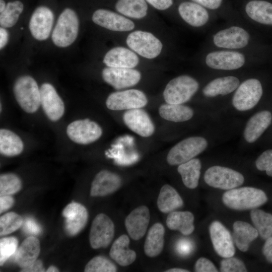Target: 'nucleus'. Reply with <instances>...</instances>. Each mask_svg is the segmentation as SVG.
Segmentation results:
<instances>
[{
	"mask_svg": "<svg viewBox=\"0 0 272 272\" xmlns=\"http://www.w3.org/2000/svg\"><path fill=\"white\" fill-rule=\"evenodd\" d=\"M209 232L216 253L223 258L233 256L235 248L229 230L221 222L216 221L211 224Z\"/></svg>",
	"mask_w": 272,
	"mask_h": 272,
	"instance_id": "obj_15",
	"label": "nucleus"
},
{
	"mask_svg": "<svg viewBox=\"0 0 272 272\" xmlns=\"http://www.w3.org/2000/svg\"><path fill=\"white\" fill-rule=\"evenodd\" d=\"M148 3L157 9L160 10H166L170 7L172 0H146Z\"/></svg>",
	"mask_w": 272,
	"mask_h": 272,
	"instance_id": "obj_51",
	"label": "nucleus"
},
{
	"mask_svg": "<svg viewBox=\"0 0 272 272\" xmlns=\"http://www.w3.org/2000/svg\"><path fill=\"white\" fill-rule=\"evenodd\" d=\"M24 222L21 216L15 212L7 213L0 218V235L11 234L20 228Z\"/></svg>",
	"mask_w": 272,
	"mask_h": 272,
	"instance_id": "obj_41",
	"label": "nucleus"
},
{
	"mask_svg": "<svg viewBox=\"0 0 272 272\" xmlns=\"http://www.w3.org/2000/svg\"><path fill=\"white\" fill-rule=\"evenodd\" d=\"M147 102V98L142 91L129 89L110 94L106 101V105L110 110L118 111L141 108Z\"/></svg>",
	"mask_w": 272,
	"mask_h": 272,
	"instance_id": "obj_9",
	"label": "nucleus"
},
{
	"mask_svg": "<svg viewBox=\"0 0 272 272\" xmlns=\"http://www.w3.org/2000/svg\"><path fill=\"white\" fill-rule=\"evenodd\" d=\"M24 149L21 139L15 132L8 129L0 130V152L6 156L20 154Z\"/></svg>",
	"mask_w": 272,
	"mask_h": 272,
	"instance_id": "obj_34",
	"label": "nucleus"
},
{
	"mask_svg": "<svg viewBox=\"0 0 272 272\" xmlns=\"http://www.w3.org/2000/svg\"><path fill=\"white\" fill-rule=\"evenodd\" d=\"M208 143L201 137H192L180 141L169 151L167 161L170 165L185 163L204 151Z\"/></svg>",
	"mask_w": 272,
	"mask_h": 272,
	"instance_id": "obj_5",
	"label": "nucleus"
},
{
	"mask_svg": "<svg viewBox=\"0 0 272 272\" xmlns=\"http://www.w3.org/2000/svg\"><path fill=\"white\" fill-rule=\"evenodd\" d=\"M250 217L260 237L266 239L272 236V215L261 210L254 209Z\"/></svg>",
	"mask_w": 272,
	"mask_h": 272,
	"instance_id": "obj_38",
	"label": "nucleus"
},
{
	"mask_svg": "<svg viewBox=\"0 0 272 272\" xmlns=\"http://www.w3.org/2000/svg\"><path fill=\"white\" fill-rule=\"evenodd\" d=\"M47 272H56L59 271L58 269L54 266H50L46 270Z\"/></svg>",
	"mask_w": 272,
	"mask_h": 272,
	"instance_id": "obj_56",
	"label": "nucleus"
},
{
	"mask_svg": "<svg viewBox=\"0 0 272 272\" xmlns=\"http://www.w3.org/2000/svg\"><path fill=\"white\" fill-rule=\"evenodd\" d=\"M79 20L76 13L70 8L65 9L59 15L51 34L53 43L59 47L71 45L76 39Z\"/></svg>",
	"mask_w": 272,
	"mask_h": 272,
	"instance_id": "obj_2",
	"label": "nucleus"
},
{
	"mask_svg": "<svg viewBox=\"0 0 272 272\" xmlns=\"http://www.w3.org/2000/svg\"><path fill=\"white\" fill-rule=\"evenodd\" d=\"M139 57L131 50L123 47H114L109 50L103 58L108 67L132 69L137 65Z\"/></svg>",
	"mask_w": 272,
	"mask_h": 272,
	"instance_id": "obj_24",
	"label": "nucleus"
},
{
	"mask_svg": "<svg viewBox=\"0 0 272 272\" xmlns=\"http://www.w3.org/2000/svg\"><path fill=\"white\" fill-rule=\"evenodd\" d=\"M66 133L74 142L86 145L99 139L102 134V130L96 122L85 119L70 123L66 128Z\"/></svg>",
	"mask_w": 272,
	"mask_h": 272,
	"instance_id": "obj_11",
	"label": "nucleus"
},
{
	"mask_svg": "<svg viewBox=\"0 0 272 272\" xmlns=\"http://www.w3.org/2000/svg\"><path fill=\"white\" fill-rule=\"evenodd\" d=\"M123 119L132 131L143 137H149L155 131V126L149 114L143 109L137 108L124 112Z\"/></svg>",
	"mask_w": 272,
	"mask_h": 272,
	"instance_id": "obj_19",
	"label": "nucleus"
},
{
	"mask_svg": "<svg viewBox=\"0 0 272 272\" xmlns=\"http://www.w3.org/2000/svg\"><path fill=\"white\" fill-rule=\"evenodd\" d=\"M114 235V225L104 214H98L94 219L89 234L90 245L93 249L106 248Z\"/></svg>",
	"mask_w": 272,
	"mask_h": 272,
	"instance_id": "obj_10",
	"label": "nucleus"
},
{
	"mask_svg": "<svg viewBox=\"0 0 272 272\" xmlns=\"http://www.w3.org/2000/svg\"><path fill=\"white\" fill-rule=\"evenodd\" d=\"M239 83V80L234 76L216 78L203 88L202 93L208 97H213L219 95H227L237 89Z\"/></svg>",
	"mask_w": 272,
	"mask_h": 272,
	"instance_id": "obj_29",
	"label": "nucleus"
},
{
	"mask_svg": "<svg viewBox=\"0 0 272 272\" xmlns=\"http://www.w3.org/2000/svg\"><path fill=\"white\" fill-rule=\"evenodd\" d=\"M194 216L188 211H173L168 214L166 225L172 230H178L184 235L191 234L194 230Z\"/></svg>",
	"mask_w": 272,
	"mask_h": 272,
	"instance_id": "obj_31",
	"label": "nucleus"
},
{
	"mask_svg": "<svg viewBox=\"0 0 272 272\" xmlns=\"http://www.w3.org/2000/svg\"><path fill=\"white\" fill-rule=\"evenodd\" d=\"M247 15L255 21L272 25V4L263 1H252L245 7Z\"/></svg>",
	"mask_w": 272,
	"mask_h": 272,
	"instance_id": "obj_33",
	"label": "nucleus"
},
{
	"mask_svg": "<svg viewBox=\"0 0 272 272\" xmlns=\"http://www.w3.org/2000/svg\"><path fill=\"white\" fill-rule=\"evenodd\" d=\"M40 245L39 240L33 236L26 238L17 250L15 261L22 268L30 265L39 255Z\"/></svg>",
	"mask_w": 272,
	"mask_h": 272,
	"instance_id": "obj_25",
	"label": "nucleus"
},
{
	"mask_svg": "<svg viewBox=\"0 0 272 272\" xmlns=\"http://www.w3.org/2000/svg\"><path fill=\"white\" fill-rule=\"evenodd\" d=\"M188 270L181 268H173L167 269L165 272H188Z\"/></svg>",
	"mask_w": 272,
	"mask_h": 272,
	"instance_id": "obj_55",
	"label": "nucleus"
},
{
	"mask_svg": "<svg viewBox=\"0 0 272 272\" xmlns=\"http://www.w3.org/2000/svg\"><path fill=\"white\" fill-rule=\"evenodd\" d=\"M122 180L116 173L106 170L98 172L93 179L90 189L92 196H104L117 190L121 186Z\"/></svg>",
	"mask_w": 272,
	"mask_h": 272,
	"instance_id": "obj_22",
	"label": "nucleus"
},
{
	"mask_svg": "<svg viewBox=\"0 0 272 272\" xmlns=\"http://www.w3.org/2000/svg\"><path fill=\"white\" fill-rule=\"evenodd\" d=\"M18 240L15 237H7L0 240V265L4 263L17 251Z\"/></svg>",
	"mask_w": 272,
	"mask_h": 272,
	"instance_id": "obj_43",
	"label": "nucleus"
},
{
	"mask_svg": "<svg viewBox=\"0 0 272 272\" xmlns=\"http://www.w3.org/2000/svg\"><path fill=\"white\" fill-rule=\"evenodd\" d=\"M54 22V15L48 7L40 6L33 12L29 24L33 37L40 41L47 39L50 34Z\"/></svg>",
	"mask_w": 272,
	"mask_h": 272,
	"instance_id": "obj_13",
	"label": "nucleus"
},
{
	"mask_svg": "<svg viewBox=\"0 0 272 272\" xmlns=\"http://www.w3.org/2000/svg\"><path fill=\"white\" fill-rule=\"evenodd\" d=\"M126 43L130 48L147 58H154L160 54L163 45L153 34L135 31L128 35Z\"/></svg>",
	"mask_w": 272,
	"mask_h": 272,
	"instance_id": "obj_8",
	"label": "nucleus"
},
{
	"mask_svg": "<svg viewBox=\"0 0 272 272\" xmlns=\"http://www.w3.org/2000/svg\"><path fill=\"white\" fill-rule=\"evenodd\" d=\"M15 97L20 106L28 113L35 112L40 103V91L36 81L29 76H23L15 81Z\"/></svg>",
	"mask_w": 272,
	"mask_h": 272,
	"instance_id": "obj_3",
	"label": "nucleus"
},
{
	"mask_svg": "<svg viewBox=\"0 0 272 272\" xmlns=\"http://www.w3.org/2000/svg\"><path fill=\"white\" fill-rule=\"evenodd\" d=\"M195 271L197 272H217V268L213 263L209 259L200 257L195 262Z\"/></svg>",
	"mask_w": 272,
	"mask_h": 272,
	"instance_id": "obj_47",
	"label": "nucleus"
},
{
	"mask_svg": "<svg viewBox=\"0 0 272 272\" xmlns=\"http://www.w3.org/2000/svg\"><path fill=\"white\" fill-rule=\"evenodd\" d=\"M201 6L210 9H216L218 8L222 0H192Z\"/></svg>",
	"mask_w": 272,
	"mask_h": 272,
	"instance_id": "obj_53",
	"label": "nucleus"
},
{
	"mask_svg": "<svg viewBox=\"0 0 272 272\" xmlns=\"http://www.w3.org/2000/svg\"><path fill=\"white\" fill-rule=\"evenodd\" d=\"M272 114L268 110L259 111L252 116L245 125L243 135L245 141L252 143L257 140L270 125Z\"/></svg>",
	"mask_w": 272,
	"mask_h": 272,
	"instance_id": "obj_23",
	"label": "nucleus"
},
{
	"mask_svg": "<svg viewBox=\"0 0 272 272\" xmlns=\"http://www.w3.org/2000/svg\"><path fill=\"white\" fill-rule=\"evenodd\" d=\"M130 240L125 234L119 236L113 242L109 255L119 265L126 266L132 263L135 260V252L128 248Z\"/></svg>",
	"mask_w": 272,
	"mask_h": 272,
	"instance_id": "obj_26",
	"label": "nucleus"
},
{
	"mask_svg": "<svg viewBox=\"0 0 272 272\" xmlns=\"http://www.w3.org/2000/svg\"><path fill=\"white\" fill-rule=\"evenodd\" d=\"M102 76L106 83L120 90L135 85L140 81L141 75L132 69L107 66L102 70Z\"/></svg>",
	"mask_w": 272,
	"mask_h": 272,
	"instance_id": "obj_12",
	"label": "nucleus"
},
{
	"mask_svg": "<svg viewBox=\"0 0 272 272\" xmlns=\"http://www.w3.org/2000/svg\"><path fill=\"white\" fill-rule=\"evenodd\" d=\"M163 118L173 122H183L191 119L193 111L189 107L182 104H164L159 109Z\"/></svg>",
	"mask_w": 272,
	"mask_h": 272,
	"instance_id": "obj_36",
	"label": "nucleus"
},
{
	"mask_svg": "<svg viewBox=\"0 0 272 272\" xmlns=\"http://www.w3.org/2000/svg\"><path fill=\"white\" fill-rule=\"evenodd\" d=\"M262 251L266 260L272 263V236L265 239Z\"/></svg>",
	"mask_w": 272,
	"mask_h": 272,
	"instance_id": "obj_50",
	"label": "nucleus"
},
{
	"mask_svg": "<svg viewBox=\"0 0 272 272\" xmlns=\"http://www.w3.org/2000/svg\"><path fill=\"white\" fill-rule=\"evenodd\" d=\"M15 200L11 195H2L0 197V213L2 214L10 209L14 204Z\"/></svg>",
	"mask_w": 272,
	"mask_h": 272,
	"instance_id": "obj_49",
	"label": "nucleus"
},
{
	"mask_svg": "<svg viewBox=\"0 0 272 272\" xmlns=\"http://www.w3.org/2000/svg\"><path fill=\"white\" fill-rule=\"evenodd\" d=\"M233 229L234 241L238 248L243 252L248 250L250 243L259 235L255 227L244 221H236Z\"/></svg>",
	"mask_w": 272,
	"mask_h": 272,
	"instance_id": "obj_28",
	"label": "nucleus"
},
{
	"mask_svg": "<svg viewBox=\"0 0 272 272\" xmlns=\"http://www.w3.org/2000/svg\"><path fill=\"white\" fill-rule=\"evenodd\" d=\"M21 179L13 173L2 174L0 176V195L14 194L22 188Z\"/></svg>",
	"mask_w": 272,
	"mask_h": 272,
	"instance_id": "obj_40",
	"label": "nucleus"
},
{
	"mask_svg": "<svg viewBox=\"0 0 272 272\" xmlns=\"http://www.w3.org/2000/svg\"><path fill=\"white\" fill-rule=\"evenodd\" d=\"M256 168L259 171H265L266 174L272 177V149L264 151L255 161Z\"/></svg>",
	"mask_w": 272,
	"mask_h": 272,
	"instance_id": "obj_45",
	"label": "nucleus"
},
{
	"mask_svg": "<svg viewBox=\"0 0 272 272\" xmlns=\"http://www.w3.org/2000/svg\"><path fill=\"white\" fill-rule=\"evenodd\" d=\"M262 95V88L259 80L249 79L243 82L237 88L232 98V105L240 111L252 109L259 102Z\"/></svg>",
	"mask_w": 272,
	"mask_h": 272,
	"instance_id": "obj_7",
	"label": "nucleus"
},
{
	"mask_svg": "<svg viewBox=\"0 0 272 272\" xmlns=\"http://www.w3.org/2000/svg\"><path fill=\"white\" fill-rule=\"evenodd\" d=\"M115 265L109 259L103 256H97L91 259L86 264L85 272H115Z\"/></svg>",
	"mask_w": 272,
	"mask_h": 272,
	"instance_id": "obj_42",
	"label": "nucleus"
},
{
	"mask_svg": "<svg viewBox=\"0 0 272 272\" xmlns=\"http://www.w3.org/2000/svg\"><path fill=\"white\" fill-rule=\"evenodd\" d=\"M204 180L211 187L230 190L242 185L244 181V177L241 173L233 169L216 165L206 170Z\"/></svg>",
	"mask_w": 272,
	"mask_h": 272,
	"instance_id": "obj_6",
	"label": "nucleus"
},
{
	"mask_svg": "<svg viewBox=\"0 0 272 272\" xmlns=\"http://www.w3.org/2000/svg\"><path fill=\"white\" fill-rule=\"evenodd\" d=\"M249 39V35L245 30L240 27L232 26L217 33L213 41L219 47L239 49L246 46Z\"/></svg>",
	"mask_w": 272,
	"mask_h": 272,
	"instance_id": "obj_17",
	"label": "nucleus"
},
{
	"mask_svg": "<svg viewBox=\"0 0 272 272\" xmlns=\"http://www.w3.org/2000/svg\"><path fill=\"white\" fill-rule=\"evenodd\" d=\"M225 206L235 210L257 209L267 201L266 193L261 189L243 187L233 188L225 192L222 196Z\"/></svg>",
	"mask_w": 272,
	"mask_h": 272,
	"instance_id": "obj_1",
	"label": "nucleus"
},
{
	"mask_svg": "<svg viewBox=\"0 0 272 272\" xmlns=\"http://www.w3.org/2000/svg\"><path fill=\"white\" fill-rule=\"evenodd\" d=\"M165 229L160 223L154 224L149 230L144 244V251L150 257L159 255L163 249Z\"/></svg>",
	"mask_w": 272,
	"mask_h": 272,
	"instance_id": "obj_30",
	"label": "nucleus"
},
{
	"mask_svg": "<svg viewBox=\"0 0 272 272\" xmlns=\"http://www.w3.org/2000/svg\"><path fill=\"white\" fill-rule=\"evenodd\" d=\"M40 103L47 117L52 121L58 120L64 112V105L54 87L45 83L40 88Z\"/></svg>",
	"mask_w": 272,
	"mask_h": 272,
	"instance_id": "obj_14",
	"label": "nucleus"
},
{
	"mask_svg": "<svg viewBox=\"0 0 272 272\" xmlns=\"http://www.w3.org/2000/svg\"><path fill=\"white\" fill-rule=\"evenodd\" d=\"M220 271L222 272H245L247 270L244 263L241 260L232 256L225 258L221 260Z\"/></svg>",
	"mask_w": 272,
	"mask_h": 272,
	"instance_id": "obj_44",
	"label": "nucleus"
},
{
	"mask_svg": "<svg viewBox=\"0 0 272 272\" xmlns=\"http://www.w3.org/2000/svg\"><path fill=\"white\" fill-rule=\"evenodd\" d=\"M150 219V211L147 207L141 206L126 217L124 224L131 239L138 240L146 233Z\"/></svg>",
	"mask_w": 272,
	"mask_h": 272,
	"instance_id": "obj_20",
	"label": "nucleus"
},
{
	"mask_svg": "<svg viewBox=\"0 0 272 272\" xmlns=\"http://www.w3.org/2000/svg\"><path fill=\"white\" fill-rule=\"evenodd\" d=\"M6 5L4 0H0V12H2L6 8Z\"/></svg>",
	"mask_w": 272,
	"mask_h": 272,
	"instance_id": "obj_57",
	"label": "nucleus"
},
{
	"mask_svg": "<svg viewBox=\"0 0 272 272\" xmlns=\"http://www.w3.org/2000/svg\"><path fill=\"white\" fill-rule=\"evenodd\" d=\"M62 215L65 218V231L70 236L79 233L85 227L88 218L86 208L76 202L67 205L63 210Z\"/></svg>",
	"mask_w": 272,
	"mask_h": 272,
	"instance_id": "obj_16",
	"label": "nucleus"
},
{
	"mask_svg": "<svg viewBox=\"0 0 272 272\" xmlns=\"http://www.w3.org/2000/svg\"><path fill=\"white\" fill-rule=\"evenodd\" d=\"M92 19L95 24L114 31H127L134 27V23L129 19L107 10H96Z\"/></svg>",
	"mask_w": 272,
	"mask_h": 272,
	"instance_id": "obj_21",
	"label": "nucleus"
},
{
	"mask_svg": "<svg viewBox=\"0 0 272 272\" xmlns=\"http://www.w3.org/2000/svg\"><path fill=\"white\" fill-rule=\"evenodd\" d=\"M23 230L31 235H38L41 232V228L38 223L32 218L25 219L23 224Z\"/></svg>",
	"mask_w": 272,
	"mask_h": 272,
	"instance_id": "obj_48",
	"label": "nucleus"
},
{
	"mask_svg": "<svg viewBox=\"0 0 272 272\" xmlns=\"http://www.w3.org/2000/svg\"><path fill=\"white\" fill-rule=\"evenodd\" d=\"M42 262L37 259L28 266L22 268L21 271L24 272H43L45 271Z\"/></svg>",
	"mask_w": 272,
	"mask_h": 272,
	"instance_id": "obj_52",
	"label": "nucleus"
},
{
	"mask_svg": "<svg viewBox=\"0 0 272 272\" xmlns=\"http://www.w3.org/2000/svg\"><path fill=\"white\" fill-rule=\"evenodd\" d=\"M178 12L181 18L186 22L194 27L202 26L209 20L207 11L196 3H182L178 7Z\"/></svg>",
	"mask_w": 272,
	"mask_h": 272,
	"instance_id": "obj_27",
	"label": "nucleus"
},
{
	"mask_svg": "<svg viewBox=\"0 0 272 272\" xmlns=\"http://www.w3.org/2000/svg\"><path fill=\"white\" fill-rule=\"evenodd\" d=\"M245 61L243 54L230 51L212 52L206 58V62L209 67L221 70L238 69L244 65Z\"/></svg>",
	"mask_w": 272,
	"mask_h": 272,
	"instance_id": "obj_18",
	"label": "nucleus"
},
{
	"mask_svg": "<svg viewBox=\"0 0 272 272\" xmlns=\"http://www.w3.org/2000/svg\"><path fill=\"white\" fill-rule=\"evenodd\" d=\"M193 248V243L186 238L179 239L175 245L176 251L181 256H188L192 252Z\"/></svg>",
	"mask_w": 272,
	"mask_h": 272,
	"instance_id": "obj_46",
	"label": "nucleus"
},
{
	"mask_svg": "<svg viewBox=\"0 0 272 272\" xmlns=\"http://www.w3.org/2000/svg\"><path fill=\"white\" fill-rule=\"evenodd\" d=\"M198 87V83L194 79L180 76L167 84L163 92L164 98L167 103L182 104L191 99Z\"/></svg>",
	"mask_w": 272,
	"mask_h": 272,
	"instance_id": "obj_4",
	"label": "nucleus"
},
{
	"mask_svg": "<svg viewBox=\"0 0 272 272\" xmlns=\"http://www.w3.org/2000/svg\"><path fill=\"white\" fill-rule=\"evenodd\" d=\"M183 205V201L175 189L168 184L162 187L157 199V206L161 212L169 213Z\"/></svg>",
	"mask_w": 272,
	"mask_h": 272,
	"instance_id": "obj_32",
	"label": "nucleus"
},
{
	"mask_svg": "<svg viewBox=\"0 0 272 272\" xmlns=\"http://www.w3.org/2000/svg\"><path fill=\"white\" fill-rule=\"evenodd\" d=\"M24 9L23 3L19 1L9 2L0 14V25L4 28H10L17 22Z\"/></svg>",
	"mask_w": 272,
	"mask_h": 272,
	"instance_id": "obj_39",
	"label": "nucleus"
},
{
	"mask_svg": "<svg viewBox=\"0 0 272 272\" xmlns=\"http://www.w3.org/2000/svg\"><path fill=\"white\" fill-rule=\"evenodd\" d=\"M9 40V33L5 28H0V48L3 49L7 45Z\"/></svg>",
	"mask_w": 272,
	"mask_h": 272,
	"instance_id": "obj_54",
	"label": "nucleus"
},
{
	"mask_svg": "<svg viewBox=\"0 0 272 272\" xmlns=\"http://www.w3.org/2000/svg\"><path fill=\"white\" fill-rule=\"evenodd\" d=\"M201 167L200 161L197 158H193L179 165L177 171L181 176L183 183L186 187L194 189L197 186Z\"/></svg>",
	"mask_w": 272,
	"mask_h": 272,
	"instance_id": "obj_35",
	"label": "nucleus"
},
{
	"mask_svg": "<svg viewBox=\"0 0 272 272\" xmlns=\"http://www.w3.org/2000/svg\"><path fill=\"white\" fill-rule=\"evenodd\" d=\"M115 8L123 15L141 19L147 15L148 6L145 0H118Z\"/></svg>",
	"mask_w": 272,
	"mask_h": 272,
	"instance_id": "obj_37",
	"label": "nucleus"
}]
</instances>
